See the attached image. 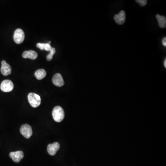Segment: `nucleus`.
<instances>
[{
	"mask_svg": "<svg viewBox=\"0 0 166 166\" xmlns=\"http://www.w3.org/2000/svg\"><path fill=\"white\" fill-rule=\"evenodd\" d=\"M52 116L55 121L61 122L64 119L65 113L64 110L60 106H56L52 111Z\"/></svg>",
	"mask_w": 166,
	"mask_h": 166,
	"instance_id": "nucleus-1",
	"label": "nucleus"
},
{
	"mask_svg": "<svg viewBox=\"0 0 166 166\" xmlns=\"http://www.w3.org/2000/svg\"><path fill=\"white\" fill-rule=\"evenodd\" d=\"M28 100L29 103L33 108L37 107L41 104L40 96L35 93H29L28 96Z\"/></svg>",
	"mask_w": 166,
	"mask_h": 166,
	"instance_id": "nucleus-2",
	"label": "nucleus"
},
{
	"mask_svg": "<svg viewBox=\"0 0 166 166\" xmlns=\"http://www.w3.org/2000/svg\"><path fill=\"white\" fill-rule=\"evenodd\" d=\"M13 87H14V85L13 83L11 80H8V79L2 81L0 86L1 90L5 92H8L12 91Z\"/></svg>",
	"mask_w": 166,
	"mask_h": 166,
	"instance_id": "nucleus-3",
	"label": "nucleus"
},
{
	"mask_svg": "<svg viewBox=\"0 0 166 166\" xmlns=\"http://www.w3.org/2000/svg\"><path fill=\"white\" fill-rule=\"evenodd\" d=\"M20 132L25 138H29L32 134V128L28 124H24L20 127Z\"/></svg>",
	"mask_w": 166,
	"mask_h": 166,
	"instance_id": "nucleus-4",
	"label": "nucleus"
},
{
	"mask_svg": "<svg viewBox=\"0 0 166 166\" xmlns=\"http://www.w3.org/2000/svg\"><path fill=\"white\" fill-rule=\"evenodd\" d=\"M25 33L22 29H17L14 32L13 39L17 44H20L24 41Z\"/></svg>",
	"mask_w": 166,
	"mask_h": 166,
	"instance_id": "nucleus-5",
	"label": "nucleus"
},
{
	"mask_svg": "<svg viewBox=\"0 0 166 166\" xmlns=\"http://www.w3.org/2000/svg\"><path fill=\"white\" fill-rule=\"evenodd\" d=\"M9 156L14 162L19 163L24 158V155L23 151H17L15 152H10Z\"/></svg>",
	"mask_w": 166,
	"mask_h": 166,
	"instance_id": "nucleus-6",
	"label": "nucleus"
},
{
	"mask_svg": "<svg viewBox=\"0 0 166 166\" xmlns=\"http://www.w3.org/2000/svg\"><path fill=\"white\" fill-rule=\"evenodd\" d=\"M60 148V145L58 142H55L54 143L49 144L47 147V151L51 156L55 155L58 150Z\"/></svg>",
	"mask_w": 166,
	"mask_h": 166,
	"instance_id": "nucleus-7",
	"label": "nucleus"
},
{
	"mask_svg": "<svg viewBox=\"0 0 166 166\" xmlns=\"http://www.w3.org/2000/svg\"><path fill=\"white\" fill-rule=\"evenodd\" d=\"M52 82L55 86L58 87H61L64 84L63 78L61 74L60 73H56L55 74L52 78Z\"/></svg>",
	"mask_w": 166,
	"mask_h": 166,
	"instance_id": "nucleus-8",
	"label": "nucleus"
},
{
	"mask_svg": "<svg viewBox=\"0 0 166 166\" xmlns=\"http://www.w3.org/2000/svg\"><path fill=\"white\" fill-rule=\"evenodd\" d=\"M1 72L4 76L10 75L12 72V68L9 64L6 63L5 61H2L1 62Z\"/></svg>",
	"mask_w": 166,
	"mask_h": 166,
	"instance_id": "nucleus-9",
	"label": "nucleus"
},
{
	"mask_svg": "<svg viewBox=\"0 0 166 166\" xmlns=\"http://www.w3.org/2000/svg\"><path fill=\"white\" fill-rule=\"evenodd\" d=\"M126 15L125 11L122 10L118 14L115 15L114 19L115 22L119 25H122L125 22Z\"/></svg>",
	"mask_w": 166,
	"mask_h": 166,
	"instance_id": "nucleus-10",
	"label": "nucleus"
},
{
	"mask_svg": "<svg viewBox=\"0 0 166 166\" xmlns=\"http://www.w3.org/2000/svg\"><path fill=\"white\" fill-rule=\"evenodd\" d=\"M37 53L36 51H33V50H29V51H25L23 52L22 54V56L23 58H29V59H31V60H35L37 59Z\"/></svg>",
	"mask_w": 166,
	"mask_h": 166,
	"instance_id": "nucleus-11",
	"label": "nucleus"
},
{
	"mask_svg": "<svg viewBox=\"0 0 166 166\" xmlns=\"http://www.w3.org/2000/svg\"><path fill=\"white\" fill-rule=\"evenodd\" d=\"M156 18L158 20V25L161 28H165L166 26V18L164 16H161L159 14L156 15Z\"/></svg>",
	"mask_w": 166,
	"mask_h": 166,
	"instance_id": "nucleus-12",
	"label": "nucleus"
},
{
	"mask_svg": "<svg viewBox=\"0 0 166 166\" xmlns=\"http://www.w3.org/2000/svg\"><path fill=\"white\" fill-rule=\"evenodd\" d=\"M35 76L37 79L41 80L46 77V72L43 69H38L35 72Z\"/></svg>",
	"mask_w": 166,
	"mask_h": 166,
	"instance_id": "nucleus-13",
	"label": "nucleus"
},
{
	"mask_svg": "<svg viewBox=\"0 0 166 166\" xmlns=\"http://www.w3.org/2000/svg\"><path fill=\"white\" fill-rule=\"evenodd\" d=\"M55 53V49L54 48H52L50 51V53L47 56V60L48 61H50L53 58V55Z\"/></svg>",
	"mask_w": 166,
	"mask_h": 166,
	"instance_id": "nucleus-14",
	"label": "nucleus"
},
{
	"mask_svg": "<svg viewBox=\"0 0 166 166\" xmlns=\"http://www.w3.org/2000/svg\"><path fill=\"white\" fill-rule=\"evenodd\" d=\"M136 2L139 4L142 7L144 6L147 4V1L146 0H136Z\"/></svg>",
	"mask_w": 166,
	"mask_h": 166,
	"instance_id": "nucleus-15",
	"label": "nucleus"
},
{
	"mask_svg": "<svg viewBox=\"0 0 166 166\" xmlns=\"http://www.w3.org/2000/svg\"><path fill=\"white\" fill-rule=\"evenodd\" d=\"M52 49L51 45L49 43H45L44 45V50H46L47 51H50Z\"/></svg>",
	"mask_w": 166,
	"mask_h": 166,
	"instance_id": "nucleus-16",
	"label": "nucleus"
},
{
	"mask_svg": "<svg viewBox=\"0 0 166 166\" xmlns=\"http://www.w3.org/2000/svg\"><path fill=\"white\" fill-rule=\"evenodd\" d=\"M44 45L45 43H38L37 44V47L41 50H43L44 49Z\"/></svg>",
	"mask_w": 166,
	"mask_h": 166,
	"instance_id": "nucleus-17",
	"label": "nucleus"
},
{
	"mask_svg": "<svg viewBox=\"0 0 166 166\" xmlns=\"http://www.w3.org/2000/svg\"><path fill=\"white\" fill-rule=\"evenodd\" d=\"M162 44H163V46L166 47V37H164L163 38V40H162Z\"/></svg>",
	"mask_w": 166,
	"mask_h": 166,
	"instance_id": "nucleus-18",
	"label": "nucleus"
},
{
	"mask_svg": "<svg viewBox=\"0 0 166 166\" xmlns=\"http://www.w3.org/2000/svg\"><path fill=\"white\" fill-rule=\"evenodd\" d=\"M164 66L165 67H166V60L165 59L164 62Z\"/></svg>",
	"mask_w": 166,
	"mask_h": 166,
	"instance_id": "nucleus-19",
	"label": "nucleus"
}]
</instances>
